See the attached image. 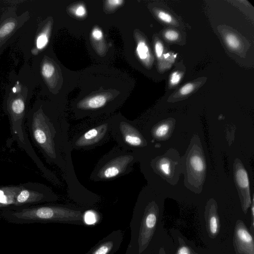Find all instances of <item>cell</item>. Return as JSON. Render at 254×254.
<instances>
[{"label": "cell", "instance_id": "obj_8", "mask_svg": "<svg viewBox=\"0 0 254 254\" xmlns=\"http://www.w3.org/2000/svg\"><path fill=\"white\" fill-rule=\"evenodd\" d=\"M234 245L237 254H254L253 238L242 221L236 224Z\"/></svg>", "mask_w": 254, "mask_h": 254}, {"label": "cell", "instance_id": "obj_22", "mask_svg": "<svg viewBox=\"0 0 254 254\" xmlns=\"http://www.w3.org/2000/svg\"><path fill=\"white\" fill-rule=\"evenodd\" d=\"M182 78V74L179 71L173 72L170 77V84L172 86H175L177 85L180 81Z\"/></svg>", "mask_w": 254, "mask_h": 254}, {"label": "cell", "instance_id": "obj_28", "mask_svg": "<svg viewBox=\"0 0 254 254\" xmlns=\"http://www.w3.org/2000/svg\"><path fill=\"white\" fill-rule=\"evenodd\" d=\"M177 254H191V253L188 247L183 246L179 248Z\"/></svg>", "mask_w": 254, "mask_h": 254}, {"label": "cell", "instance_id": "obj_4", "mask_svg": "<svg viewBox=\"0 0 254 254\" xmlns=\"http://www.w3.org/2000/svg\"><path fill=\"white\" fill-rule=\"evenodd\" d=\"M111 134L122 149L135 153L147 145V142L136 125L122 118L111 120Z\"/></svg>", "mask_w": 254, "mask_h": 254}, {"label": "cell", "instance_id": "obj_20", "mask_svg": "<svg viewBox=\"0 0 254 254\" xmlns=\"http://www.w3.org/2000/svg\"><path fill=\"white\" fill-rule=\"evenodd\" d=\"M48 42L47 35L45 33H42L37 38V47L38 49H42L46 46Z\"/></svg>", "mask_w": 254, "mask_h": 254}, {"label": "cell", "instance_id": "obj_12", "mask_svg": "<svg viewBox=\"0 0 254 254\" xmlns=\"http://www.w3.org/2000/svg\"><path fill=\"white\" fill-rule=\"evenodd\" d=\"M216 206L214 204L211 206L206 218L208 230L212 235L217 234L219 228V219Z\"/></svg>", "mask_w": 254, "mask_h": 254}, {"label": "cell", "instance_id": "obj_16", "mask_svg": "<svg viewBox=\"0 0 254 254\" xmlns=\"http://www.w3.org/2000/svg\"><path fill=\"white\" fill-rule=\"evenodd\" d=\"M113 246L112 242L104 243L97 248L92 254H108L112 249Z\"/></svg>", "mask_w": 254, "mask_h": 254}, {"label": "cell", "instance_id": "obj_3", "mask_svg": "<svg viewBox=\"0 0 254 254\" xmlns=\"http://www.w3.org/2000/svg\"><path fill=\"white\" fill-rule=\"evenodd\" d=\"M135 153L120 147L114 148L99 160L90 179L93 181H107L129 174L137 161Z\"/></svg>", "mask_w": 254, "mask_h": 254}, {"label": "cell", "instance_id": "obj_10", "mask_svg": "<svg viewBox=\"0 0 254 254\" xmlns=\"http://www.w3.org/2000/svg\"><path fill=\"white\" fill-rule=\"evenodd\" d=\"M189 168L190 173L196 176H203L205 165L203 157L198 154H193L189 158Z\"/></svg>", "mask_w": 254, "mask_h": 254}, {"label": "cell", "instance_id": "obj_1", "mask_svg": "<svg viewBox=\"0 0 254 254\" xmlns=\"http://www.w3.org/2000/svg\"><path fill=\"white\" fill-rule=\"evenodd\" d=\"M27 124L35 144L47 161L68 173L72 148L66 121L50 118L40 111L34 113Z\"/></svg>", "mask_w": 254, "mask_h": 254}, {"label": "cell", "instance_id": "obj_19", "mask_svg": "<svg viewBox=\"0 0 254 254\" xmlns=\"http://www.w3.org/2000/svg\"><path fill=\"white\" fill-rule=\"evenodd\" d=\"M158 17L163 22L166 23H171L173 22V18L168 13L159 10L157 12Z\"/></svg>", "mask_w": 254, "mask_h": 254}, {"label": "cell", "instance_id": "obj_18", "mask_svg": "<svg viewBox=\"0 0 254 254\" xmlns=\"http://www.w3.org/2000/svg\"><path fill=\"white\" fill-rule=\"evenodd\" d=\"M15 24L13 22H8L0 28V37H3L9 34L14 29Z\"/></svg>", "mask_w": 254, "mask_h": 254}, {"label": "cell", "instance_id": "obj_29", "mask_svg": "<svg viewBox=\"0 0 254 254\" xmlns=\"http://www.w3.org/2000/svg\"><path fill=\"white\" fill-rule=\"evenodd\" d=\"M107 2L110 6L112 7H116L121 5L124 1L122 0H109Z\"/></svg>", "mask_w": 254, "mask_h": 254}, {"label": "cell", "instance_id": "obj_9", "mask_svg": "<svg viewBox=\"0 0 254 254\" xmlns=\"http://www.w3.org/2000/svg\"><path fill=\"white\" fill-rule=\"evenodd\" d=\"M242 165L240 162L236 161L234 170V178L238 190L242 197L243 210L247 213L251 204V200L248 176Z\"/></svg>", "mask_w": 254, "mask_h": 254}, {"label": "cell", "instance_id": "obj_11", "mask_svg": "<svg viewBox=\"0 0 254 254\" xmlns=\"http://www.w3.org/2000/svg\"><path fill=\"white\" fill-rule=\"evenodd\" d=\"M171 162L166 157L153 160L151 165L153 168L162 174L164 177H170L173 173V167Z\"/></svg>", "mask_w": 254, "mask_h": 254}, {"label": "cell", "instance_id": "obj_21", "mask_svg": "<svg viewBox=\"0 0 254 254\" xmlns=\"http://www.w3.org/2000/svg\"><path fill=\"white\" fill-rule=\"evenodd\" d=\"M164 37L168 40L174 41L179 38V34L176 31L169 29L166 30L164 33Z\"/></svg>", "mask_w": 254, "mask_h": 254}, {"label": "cell", "instance_id": "obj_14", "mask_svg": "<svg viewBox=\"0 0 254 254\" xmlns=\"http://www.w3.org/2000/svg\"><path fill=\"white\" fill-rule=\"evenodd\" d=\"M136 53L139 58L144 62L147 63L150 58L148 47L143 41H140L136 47Z\"/></svg>", "mask_w": 254, "mask_h": 254}, {"label": "cell", "instance_id": "obj_2", "mask_svg": "<svg viewBox=\"0 0 254 254\" xmlns=\"http://www.w3.org/2000/svg\"><path fill=\"white\" fill-rule=\"evenodd\" d=\"M0 210L1 217L15 224L78 221L83 219L80 211L55 205H32L4 208Z\"/></svg>", "mask_w": 254, "mask_h": 254}, {"label": "cell", "instance_id": "obj_24", "mask_svg": "<svg viewBox=\"0 0 254 254\" xmlns=\"http://www.w3.org/2000/svg\"><path fill=\"white\" fill-rule=\"evenodd\" d=\"M85 222L88 224H92L96 222V218L95 215L92 211H87L84 215Z\"/></svg>", "mask_w": 254, "mask_h": 254}, {"label": "cell", "instance_id": "obj_17", "mask_svg": "<svg viewBox=\"0 0 254 254\" xmlns=\"http://www.w3.org/2000/svg\"><path fill=\"white\" fill-rule=\"evenodd\" d=\"M55 70V67L52 64L45 63L42 68V74L46 78H49L54 74Z\"/></svg>", "mask_w": 254, "mask_h": 254}, {"label": "cell", "instance_id": "obj_15", "mask_svg": "<svg viewBox=\"0 0 254 254\" xmlns=\"http://www.w3.org/2000/svg\"><path fill=\"white\" fill-rule=\"evenodd\" d=\"M225 41L227 45L232 49H238L240 45L238 38L232 34H228L225 36Z\"/></svg>", "mask_w": 254, "mask_h": 254}, {"label": "cell", "instance_id": "obj_5", "mask_svg": "<svg viewBox=\"0 0 254 254\" xmlns=\"http://www.w3.org/2000/svg\"><path fill=\"white\" fill-rule=\"evenodd\" d=\"M18 185L11 207L36 205L54 201L58 198L50 188L42 184L27 183Z\"/></svg>", "mask_w": 254, "mask_h": 254}, {"label": "cell", "instance_id": "obj_13", "mask_svg": "<svg viewBox=\"0 0 254 254\" xmlns=\"http://www.w3.org/2000/svg\"><path fill=\"white\" fill-rule=\"evenodd\" d=\"M171 123L164 122L154 126L151 131L153 136L157 139L166 137L171 131Z\"/></svg>", "mask_w": 254, "mask_h": 254}, {"label": "cell", "instance_id": "obj_26", "mask_svg": "<svg viewBox=\"0 0 254 254\" xmlns=\"http://www.w3.org/2000/svg\"><path fill=\"white\" fill-rule=\"evenodd\" d=\"M74 13L77 16L83 17L86 14V9L82 5H79L75 8Z\"/></svg>", "mask_w": 254, "mask_h": 254}, {"label": "cell", "instance_id": "obj_25", "mask_svg": "<svg viewBox=\"0 0 254 254\" xmlns=\"http://www.w3.org/2000/svg\"><path fill=\"white\" fill-rule=\"evenodd\" d=\"M154 48L156 57L158 59L161 58L163 55L164 50L162 43L159 41H157L155 44Z\"/></svg>", "mask_w": 254, "mask_h": 254}, {"label": "cell", "instance_id": "obj_6", "mask_svg": "<svg viewBox=\"0 0 254 254\" xmlns=\"http://www.w3.org/2000/svg\"><path fill=\"white\" fill-rule=\"evenodd\" d=\"M110 134L111 120L97 123L73 137L70 141L71 148L75 149L92 148L105 142Z\"/></svg>", "mask_w": 254, "mask_h": 254}, {"label": "cell", "instance_id": "obj_7", "mask_svg": "<svg viewBox=\"0 0 254 254\" xmlns=\"http://www.w3.org/2000/svg\"><path fill=\"white\" fill-rule=\"evenodd\" d=\"M158 208L154 202L146 207L142 218L138 238L139 253H142L148 246L155 231Z\"/></svg>", "mask_w": 254, "mask_h": 254}, {"label": "cell", "instance_id": "obj_30", "mask_svg": "<svg viewBox=\"0 0 254 254\" xmlns=\"http://www.w3.org/2000/svg\"><path fill=\"white\" fill-rule=\"evenodd\" d=\"M252 228H253H253H254V197H253V200H252Z\"/></svg>", "mask_w": 254, "mask_h": 254}, {"label": "cell", "instance_id": "obj_23", "mask_svg": "<svg viewBox=\"0 0 254 254\" xmlns=\"http://www.w3.org/2000/svg\"><path fill=\"white\" fill-rule=\"evenodd\" d=\"M194 89V85L189 83L186 84L180 89V93L182 95H187L190 93Z\"/></svg>", "mask_w": 254, "mask_h": 254}, {"label": "cell", "instance_id": "obj_31", "mask_svg": "<svg viewBox=\"0 0 254 254\" xmlns=\"http://www.w3.org/2000/svg\"><path fill=\"white\" fill-rule=\"evenodd\" d=\"M159 254H166L163 248H161L159 251Z\"/></svg>", "mask_w": 254, "mask_h": 254}, {"label": "cell", "instance_id": "obj_27", "mask_svg": "<svg viewBox=\"0 0 254 254\" xmlns=\"http://www.w3.org/2000/svg\"><path fill=\"white\" fill-rule=\"evenodd\" d=\"M92 36L94 39L100 40L103 37V33L98 28H95L92 32Z\"/></svg>", "mask_w": 254, "mask_h": 254}]
</instances>
